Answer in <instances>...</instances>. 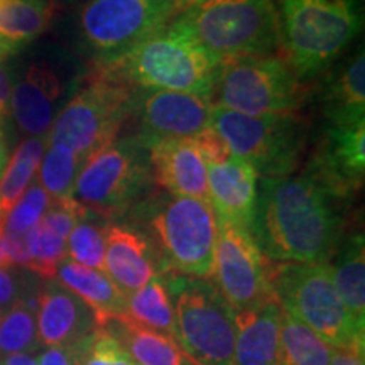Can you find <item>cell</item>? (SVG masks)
<instances>
[{"label": "cell", "instance_id": "cell-1", "mask_svg": "<svg viewBox=\"0 0 365 365\" xmlns=\"http://www.w3.org/2000/svg\"><path fill=\"white\" fill-rule=\"evenodd\" d=\"M333 202L308 173L261 178L250 234L272 262L325 264L340 245V217Z\"/></svg>", "mask_w": 365, "mask_h": 365}, {"label": "cell", "instance_id": "cell-2", "mask_svg": "<svg viewBox=\"0 0 365 365\" xmlns=\"http://www.w3.org/2000/svg\"><path fill=\"white\" fill-rule=\"evenodd\" d=\"M222 63L180 19L120 56L97 63V73L134 90H168L212 98Z\"/></svg>", "mask_w": 365, "mask_h": 365}, {"label": "cell", "instance_id": "cell-3", "mask_svg": "<svg viewBox=\"0 0 365 365\" xmlns=\"http://www.w3.org/2000/svg\"><path fill=\"white\" fill-rule=\"evenodd\" d=\"M279 39L301 81L322 75L359 34L357 0H279Z\"/></svg>", "mask_w": 365, "mask_h": 365}, {"label": "cell", "instance_id": "cell-4", "mask_svg": "<svg viewBox=\"0 0 365 365\" xmlns=\"http://www.w3.org/2000/svg\"><path fill=\"white\" fill-rule=\"evenodd\" d=\"M178 19L222 65L271 56L281 44L272 0H190Z\"/></svg>", "mask_w": 365, "mask_h": 365}, {"label": "cell", "instance_id": "cell-5", "mask_svg": "<svg viewBox=\"0 0 365 365\" xmlns=\"http://www.w3.org/2000/svg\"><path fill=\"white\" fill-rule=\"evenodd\" d=\"M272 289L281 308L312 328L328 346H365V328L345 308L328 262H274Z\"/></svg>", "mask_w": 365, "mask_h": 365}, {"label": "cell", "instance_id": "cell-6", "mask_svg": "<svg viewBox=\"0 0 365 365\" xmlns=\"http://www.w3.org/2000/svg\"><path fill=\"white\" fill-rule=\"evenodd\" d=\"M135 90L95 71L66 100L46 137L48 145H61L81 161L117 139L132 115Z\"/></svg>", "mask_w": 365, "mask_h": 365}, {"label": "cell", "instance_id": "cell-7", "mask_svg": "<svg viewBox=\"0 0 365 365\" xmlns=\"http://www.w3.org/2000/svg\"><path fill=\"white\" fill-rule=\"evenodd\" d=\"M175 307L176 341L196 365H234V309L213 282L176 274L166 279Z\"/></svg>", "mask_w": 365, "mask_h": 365}, {"label": "cell", "instance_id": "cell-8", "mask_svg": "<svg viewBox=\"0 0 365 365\" xmlns=\"http://www.w3.org/2000/svg\"><path fill=\"white\" fill-rule=\"evenodd\" d=\"M150 176L148 148L137 135L125 137L85 159L73 198L90 213L118 215L148 191Z\"/></svg>", "mask_w": 365, "mask_h": 365}, {"label": "cell", "instance_id": "cell-9", "mask_svg": "<svg viewBox=\"0 0 365 365\" xmlns=\"http://www.w3.org/2000/svg\"><path fill=\"white\" fill-rule=\"evenodd\" d=\"M210 125L257 176L286 178L298 166L304 129L294 115L250 117L215 105Z\"/></svg>", "mask_w": 365, "mask_h": 365}, {"label": "cell", "instance_id": "cell-10", "mask_svg": "<svg viewBox=\"0 0 365 365\" xmlns=\"http://www.w3.org/2000/svg\"><path fill=\"white\" fill-rule=\"evenodd\" d=\"M213 93L218 107L250 117L293 115L304 100L293 68L274 54L223 63Z\"/></svg>", "mask_w": 365, "mask_h": 365}, {"label": "cell", "instance_id": "cell-11", "mask_svg": "<svg viewBox=\"0 0 365 365\" xmlns=\"http://www.w3.org/2000/svg\"><path fill=\"white\" fill-rule=\"evenodd\" d=\"M182 0H85L78 12L81 43L97 63L113 59L168 26Z\"/></svg>", "mask_w": 365, "mask_h": 365}, {"label": "cell", "instance_id": "cell-12", "mask_svg": "<svg viewBox=\"0 0 365 365\" xmlns=\"http://www.w3.org/2000/svg\"><path fill=\"white\" fill-rule=\"evenodd\" d=\"M149 225L171 271L200 279L212 277L218 234L212 205L173 196L154 210Z\"/></svg>", "mask_w": 365, "mask_h": 365}, {"label": "cell", "instance_id": "cell-13", "mask_svg": "<svg viewBox=\"0 0 365 365\" xmlns=\"http://www.w3.org/2000/svg\"><path fill=\"white\" fill-rule=\"evenodd\" d=\"M213 284L234 312L257 308L276 299L272 266L255 244L249 228L217 220Z\"/></svg>", "mask_w": 365, "mask_h": 365}, {"label": "cell", "instance_id": "cell-14", "mask_svg": "<svg viewBox=\"0 0 365 365\" xmlns=\"http://www.w3.org/2000/svg\"><path fill=\"white\" fill-rule=\"evenodd\" d=\"M76 88L75 76L61 63L31 61L12 86V117L27 137H48L54 118Z\"/></svg>", "mask_w": 365, "mask_h": 365}, {"label": "cell", "instance_id": "cell-15", "mask_svg": "<svg viewBox=\"0 0 365 365\" xmlns=\"http://www.w3.org/2000/svg\"><path fill=\"white\" fill-rule=\"evenodd\" d=\"M212 103L198 95L168 90H135L132 115L139 122L144 145L163 139H190L212 122Z\"/></svg>", "mask_w": 365, "mask_h": 365}, {"label": "cell", "instance_id": "cell-16", "mask_svg": "<svg viewBox=\"0 0 365 365\" xmlns=\"http://www.w3.org/2000/svg\"><path fill=\"white\" fill-rule=\"evenodd\" d=\"M307 173L335 200L352 198L364 185L365 120L328 124Z\"/></svg>", "mask_w": 365, "mask_h": 365}, {"label": "cell", "instance_id": "cell-17", "mask_svg": "<svg viewBox=\"0 0 365 365\" xmlns=\"http://www.w3.org/2000/svg\"><path fill=\"white\" fill-rule=\"evenodd\" d=\"M36 323L39 344L44 346L80 345L100 328L93 312L56 279H44L39 286Z\"/></svg>", "mask_w": 365, "mask_h": 365}, {"label": "cell", "instance_id": "cell-18", "mask_svg": "<svg viewBox=\"0 0 365 365\" xmlns=\"http://www.w3.org/2000/svg\"><path fill=\"white\" fill-rule=\"evenodd\" d=\"M150 175L161 188L173 196H188L210 203L207 163L190 139H163L145 145Z\"/></svg>", "mask_w": 365, "mask_h": 365}, {"label": "cell", "instance_id": "cell-19", "mask_svg": "<svg viewBox=\"0 0 365 365\" xmlns=\"http://www.w3.org/2000/svg\"><path fill=\"white\" fill-rule=\"evenodd\" d=\"M208 198L217 220L249 228L257 200V173L244 159L230 154L220 163L207 164Z\"/></svg>", "mask_w": 365, "mask_h": 365}, {"label": "cell", "instance_id": "cell-20", "mask_svg": "<svg viewBox=\"0 0 365 365\" xmlns=\"http://www.w3.org/2000/svg\"><path fill=\"white\" fill-rule=\"evenodd\" d=\"M105 239L103 271L125 296L159 276L153 244L140 232L125 225H108Z\"/></svg>", "mask_w": 365, "mask_h": 365}, {"label": "cell", "instance_id": "cell-21", "mask_svg": "<svg viewBox=\"0 0 365 365\" xmlns=\"http://www.w3.org/2000/svg\"><path fill=\"white\" fill-rule=\"evenodd\" d=\"M281 317L277 299L234 312V365H279Z\"/></svg>", "mask_w": 365, "mask_h": 365}, {"label": "cell", "instance_id": "cell-22", "mask_svg": "<svg viewBox=\"0 0 365 365\" xmlns=\"http://www.w3.org/2000/svg\"><path fill=\"white\" fill-rule=\"evenodd\" d=\"M54 277L93 312L100 327L127 317V296L105 271L65 259L58 266Z\"/></svg>", "mask_w": 365, "mask_h": 365}, {"label": "cell", "instance_id": "cell-23", "mask_svg": "<svg viewBox=\"0 0 365 365\" xmlns=\"http://www.w3.org/2000/svg\"><path fill=\"white\" fill-rule=\"evenodd\" d=\"M56 0L0 2V58L7 59L39 38L51 26Z\"/></svg>", "mask_w": 365, "mask_h": 365}, {"label": "cell", "instance_id": "cell-24", "mask_svg": "<svg viewBox=\"0 0 365 365\" xmlns=\"http://www.w3.org/2000/svg\"><path fill=\"white\" fill-rule=\"evenodd\" d=\"M328 124H357L365 120V54H354L328 78L323 91Z\"/></svg>", "mask_w": 365, "mask_h": 365}, {"label": "cell", "instance_id": "cell-25", "mask_svg": "<svg viewBox=\"0 0 365 365\" xmlns=\"http://www.w3.org/2000/svg\"><path fill=\"white\" fill-rule=\"evenodd\" d=\"M333 281L345 308L359 327L365 328V242L362 232L354 234L335 250Z\"/></svg>", "mask_w": 365, "mask_h": 365}, {"label": "cell", "instance_id": "cell-26", "mask_svg": "<svg viewBox=\"0 0 365 365\" xmlns=\"http://www.w3.org/2000/svg\"><path fill=\"white\" fill-rule=\"evenodd\" d=\"M118 340L129 350L137 365H196L170 335L150 330L130 318L115 319Z\"/></svg>", "mask_w": 365, "mask_h": 365}, {"label": "cell", "instance_id": "cell-27", "mask_svg": "<svg viewBox=\"0 0 365 365\" xmlns=\"http://www.w3.org/2000/svg\"><path fill=\"white\" fill-rule=\"evenodd\" d=\"M44 149V137H27L24 143L14 150L12 158L6 164V170L0 176V225L2 227L9 212L33 182Z\"/></svg>", "mask_w": 365, "mask_h": 365}, {"label": "cell", "instance_id": "cell-28", "mask_svg": "<svg viewBox=\"0 0 365 365\" xmlns=\"http://www.w3.org/2000/svg\"><path fill=\"white\" fill-rule=\"evenodd\" d=\"M127 318L176 340L175 307L163 276H156L140 289L127 294Z\"/></svg>", "mask_w": 365, "mask_h": 365}, {"label": "cell", "instance_id": "cell-29", "mask_svg": "<svg viewBox=\"0 0 365 365\" xmlns=\"http://www.w3.org/2000/svg\"><path fill=\"white\" fill-rule=\"evenodd\" d=\"M333 349L312 328L282 309L279 365H330Z\"/></svg>", "mask_w": 365, "mask_h": 365}, {"label": "cell", "instance_id": "cell-30", "mask_svg": "<svg viewBox=\"0 0 365 365\" xmlns=\"http://www.w3.org/2000/svg\"><path fill=\"white\" fill-rule=\"evenodd\" d=\"M36 294L26 298L0 313V359L14 354H33L38 350V323H36Z\"/></svg>", "mask_w": 365, "mask_h": 365}, {"label": "cell", "instance_id": "cell-31", "mask_svg": "<svg viewBox=\"0 0 365 365\" xmlns=\"http://www.w3.org/2000/svg\"><path fill=\"white\" fill-rule=\"evenodd\" d=\"M81 164L83 161L70 149L61 145H48L38 168V182L51 202L73 198Z\"/></svg>", "mask_w": 365, "mask_h": 365}, {"label": "cell", "instance_id": "cell-32", "mask_svg": "<svg viewBox=\"0 0 365 365\" xmlns=\"http://www.w3.org/2000/svg\"><path fill=\"white\" fill-rule=\"evenodd\" d=\"M29 267L41 279H54L58 266L66 259V239L54 234L43 223H38L27 234Z\"/></svg>", "mask_w": 365, "mask_h": 365}, {"label": "cell", "instance_id": "cell-33", "mask_svg": "<svg viewBox=\"0 0 365 365\" xmlns=\"http://www.w3.org/2000/svg\"><path fill=\"white\" fill-rule=\"evenodd\" d=\"M105 230L107 227L90 222L88 217L76 223L66 239V259L85 267L103 271L107 245Z\"/></svg>", "mask_w": 365, "mask_h": 365}, {"label": "cell", "instance_id": "cell-34", "mask_svg": "<svg viewBox=\"0 0 365 365\" xmlns=\"http://www.w3.org/2000/svg\"><path fill=\"white\" fill-rule=\"evenodd\" d=\"M51 198L39 182H31L4 222V237H27L48 212Z\"/></svg>", "mask_w": 365, "mask_h": 365}, {"label": "cell", "instance_id": "cell-35", "mask_svg": "<svg viewBox=\"0 0 365 365\" xmlns=\"http://www.w3.org/2000/svg\"><path fill=\"white\" fill-rule=\"evenodd\" d=\"M80 365H137L129 350L107 327H100L86 340Z\"/></svg>", "mask_w": 365, "mask_h": 365}, {"label": "cell", "instance_id": "cell-36", "mask_svg": "<svg viewBox=\"0 0 365 365\" xmlns=\"http://www.w3.org/2000/svg\"><path fill=\"white\" fill-rule=\"evenodd\" d=\"M33 272L17 266H0V313L11 308L16 301L38 293Z\"/></svg>", "mask_w": 365, "mask_h": 365}, {"label": "cell", "instance_id": "cell-37", "mask_svg": "<svg viewBox=\"0 0 365 365\" xmlns=\"http://www.w3.org/2000/svg\"><path fill=\"white\" fill-rule=\"evenodd\" d=\"M83 344L75 346H46L38 357V365H80Z\"/></svg>", "mask_w": 365, "mask_h": 365}, {"label": "cell", "instance_id": "cell-38", "mask_svg": "<svg viewBox=\"0 0 365 365\" xmlns=\"http://www.w3.org/2000/svg\"><path fill=\"white\" fill-rule=\"evenodd\" d=\"M12 78L6 65V59L0 58V122H6L12 115Z\"/></svg>", "mask_w": 365, "mask_h": 365}, {"label": "cell", "instance_id": "cell-39", "mask_svg": "<svg viewBox=\"0 0 365 365\" xmlns=\"http://www.w3.org/2000/svg\"><path fill=\"white\" fill-rule=\"evenodd\" d=\"M364 355H365V346H359V349H346V350L333 349L330 365H365Z\"/></svg>", "mask_w": 365, "mask_h": 365}, {"label": "cell", "instance_id": "cell-40", "mask_svg": "<svg viewBox=\"0 0 365 365\" xmlns=\"http://www.w3.org/2000/svg\"><path fill=\"white\" fill-rule=\"evenodd\" d=\"M0 365H38L33 354H14L0 359Z\"/></svg>", "mask_w": 365, "mask_h": 365}, {"label": "cell", "instance_id": "cell-41", "mask_svg": "<svg viewBox=\"0 0 365 365\" xmlns=\"http://www.w3.org/2000/svg\"><path fill=\"white\" fill-rule=\"evenodd\" d=\"M0 266H12L11 257L7 254L6 240H4V227L0 225Z\"/></svg>", "mask_w": 365, "mask_h": 365}, {"label": "cell", "instance_id": "cell-42", "mask_svg": "<svg viewBox=\"0 0 365 365\" xmlns=\"http://www.w3.org/2000/svg\"><path fill=\"white\" fill-rule=\"evenodd\" d=\"M7 164V145H6V139H4L2 129H0V176H2L4 170H6Z\"/></svg>", "mask_w": 365, "mask_h": 365}, {"label": "cell", "instance_id": "cell-43", "mask_svg": "<svg viewBox=\"0 0 365 365\" xmlns=\"http://www.w3.org/2000/svg\"><path fill=\"white\" fill-rule=\"evenodd\" d=\"M188 2H190V0H182V7H185Z\"/></svg>", "mask_w": 365, "mask_h": 365}, {"label": "cell", "instance_id": "cell-44", "mask_svg": "<svg viewBox=\"0 0 365 365\" xmlns=\"http://www.w3.org/2000/svg\"><path fill=\"white\" fill-rule=\"evenodd\" d=\"M0 2H2V0H0Z\"/></svg>", "mask_w": 365, "mask_h": 365}]
</instances>
